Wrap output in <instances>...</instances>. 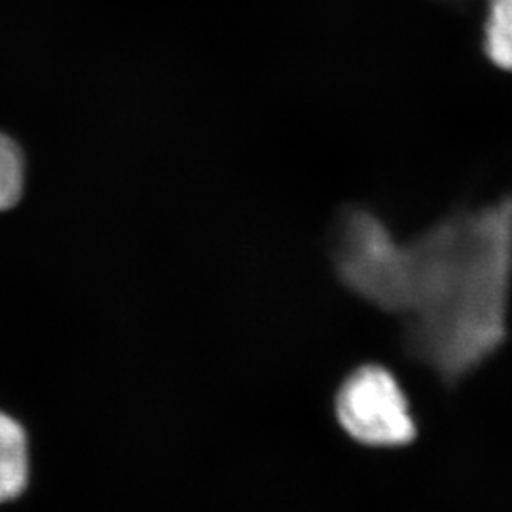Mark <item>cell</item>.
I'll return each instance as SVG.
<instances>
[{"instance_id": "6da1fadb", "label": "cell", "mask_w": 512, "mask_h": 512, "mask_svg": "<svg viewBox=\"0 0 512 512\" xmlns=\"http://www.w3.org/2000/svg\"><path fill=\"white\" fill-rule=\"evenodd\" d=\"M512 198L395 243L380 310L406 317V348L442 380L484 363L507 334Z\"/></svg>"}, {"instance_id": "277c9868", "label": "cell", "mask_w": 512, "mask_h": 512, "mask_svg": "<svg viewBox=\"0 0 512 512\" xmlns=\"http://www.w3.org/2000/svg\"><path fill=\"white\" fill-rule=\"evenodd\" d=\"M482 42L495 67L512 73V0H488Z\"/></svg>"}, {"instance_id": "3957f363", "label": "cell", "mask_w": 512, "mask_h": 512, "mask_svg": "<svg viewBox=\"0 0 512 512\" xmlns=\"http://www.w3.org/2000/svg\"><path fill=\"white\" fill-rule=\"evenodd\" d=\"M29 482V440L18 420L0 412V503L16 499Z\"/></svg>"}, {"instance_id": "7a4b0ae2", "label": "cell", "mask_w": 512, "mask_h": 512, "mask_svg": "<svg viewBox=\"0 0 512 512\" xmlns=\"http://www.w3.org/2000/svg\"><path fill=\"white\" fill-rule=\"evenodd\" d=\"M336 418L366 446H404L416 437L403 387L384 366L365 365L349 374L336 395Z\"/></svg>"}, {"instance_id": "5b68a950", "label": "cell", "mask_w": 512, "mask_h": 512, "mask_svg": "<svg viewBox=\"0 0 512 512\" xmlns=\"http://www.w3.org/2000/svg\"><path fill=\"white\" fill-rule=\"evenodd\" d=\"M25 184V160L18 143L0 133V211L12 209L21 200Z\"/></svg>"}]
</instances>
